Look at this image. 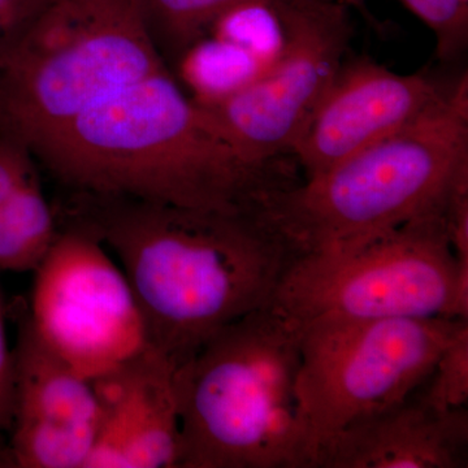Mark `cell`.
I'll list each match as a JSON object with an SVG mask.
<instances>
[{"label":"cell","mask_w":468,"mask_h":468,"mask_svg":"<svg viewBox=\"0 0 468 468\" xmlns=\"http://www.w3.org/2000/svg\"><path fill=\"white\" fill-rule=\"evenodd\" d=\"M176 367L153 346L91 380L100 426L85 468H178Z\"/></svg>","instance_id":"obj_12"},{"label":"cell","mask_w":468,"mask_h":468,"mask_svg":"<svg viewBox=\"0 0 468 468\" xmlns=\"http://www.w3.org/2000/svg\"><path fill=\"white\" fill-rule=\"evenodd\" d=\"M272 66L242 46L206 36L176 61L171 72L194 103H218L251 84Z\"/></svg>","instance_id":"obj_15"},{"label":"cell","mask_w":468,"mask_h":468,"mask_svg":"<svg viewBox=\"0 0 468 468\" xmlns=\"http://www.w3.org/2000/svg\"><path fill=\"white\" fill-rule=\"evenodd\" d=\"M468 172V77L435 109L282 190L268 218L300 254L347 248L449 201Z\"/></svg>","instance_id":"obj_4"},{"label":"cell","mask_w":468,"mask_h":468,"mask_svg":"<svg viewBox=\"0 0 468 468\" xmlns=\"http://www.w3.org/2000/svg\"><path fill=\"white\" fill-rule=\"evenodd\" d=\"M15 358L5 332V309L0 297V439L8 435L14 412Z\"/></svg>","instance_id":"obj_21"},{"label":"cell","mask_w":468,"mask_h":468,"mask_svg":"<svg viewBox=\"0 0 468 468\" xmlns=\"http://www.w3.org/2000/svg\"><path fill=\"white\" fill-rule=\"evenodd\" d=\"M37 14L26 0H0V58L20 38Z\"/></svg>","instance_id":"obj_22"},{"label":"cell","mask_w":468,"mask_h":468,"mask_svg":"<svg viewBox=\"0 0 468 468\" xmlns=\"http://www.w3.org/2000/svg\"><path fill=\"white\" fill-rule=\"evenodd\" d=\"M163 70L140 0H48L0 58V135L30 149L95 101Z\"/></svg>","instance_id":"obj_5"},{"label":"cell","mask_w":468,"mask_h":468,"mask_svg":"<svg viewBox=\"0 0 468 468\" xmlns=\"http://www.w3.org/2000/svg\"><path fill=\"white\" fill-rule=\"evenodd\" d=\"M298 325V324H297ZM468 320H316L298 325L297 392L309 468L354 421L405 401Z\"/></svg>","instance_id":"obj_7"},{"label":"cell","mask_w":468,"mask_h":468,"mask_svg":"<svg viewBox=\"0 0 468 468\" xmlns=\"http://www.w3.org/2000/svg\"><path fill=\"white\" fill-rule=\"evenodd\" d=\"M39 169L29 147L0 135V271L36 270L54 241L57 214Z\"/></svg>","instance_id":"obj_14"},{"label":"cell","mask_w":468,"mask_h":468,"mask_svg":"<svg viewBox=\"0 0 468 468\" xmlns=\"http://www.w3.org/2000/svg\"><path fill=\"white\" fill-rule=\"evenodd\" d=\"M57 220L94 236L120 261L150 346L180 367L215 335L267 309L300 251L266 211L224 212L63 193Z\"/></svg>","instance_id":"obj_1"},{"label":"cell","mask_w":468,"mask_h":468,"mask_svg":"<svg viewBox=\"0 0 468 468\" xmlns=\"http://www.w3.org/2000/svg\"><path fill=\"white\" fill-rule=\"evenodd\" d=\"M300 366V326L271 306L215 335L176 368L178 468H309Z\"/></svg>","instance_id":"obj_3"},{"label":"cell","mask_w":468,"mask_h":468,"mask_svg":"<svg viewBox=\"0 0 468 468\" xmlns=\"http://www.w3.org/2000/svg\"><path fill=\"white\" fill-rule=\"evenodd\" d=\"M30 324L77 374L94 380L150 346L131 285L94 236L58 221L33 271Z\"/></svg>","instance_id":"obj_8"},{"label":"cell","mask_w":468,"mask_h":468,"mask_svg":"<svg viewBox=\"0 0 468 468\" xmlns=\"http://www.w3.org/2000/svg\"><path fill=\"white\" fill-rule=\"evenodd\" d=\"M418 392L440 411L467 408L468 325L442 350Z\"/></svg>","instance_id":"obj_18"},{"label":"cell","mask_w":468,"mask_h":468,"mask_svg":"<svg viewBox=\"0 0 468 468\" xmlns=\"http://www.w3.org/2000/svg\"><path fill=\"white\" fill-rule=\"evenodd\" d=\"M467 408L440 411L415 390L354 421L329 442L316 468H466Z\"/></svg>","instance_id":"obj_13"},{"label":"cell","mask_w":468,"mask_h":468,"mask_svg":"<svg viewBox=\"0 0 468 468\" xmlns=\"http://www.w3.org/2000/svg\"><path fill=\"white\" fill-rule=\"evenodd\" d=\"M15 397L5 455L17 468H85L100 426L91 380L77 374L34 332L18 326Z\"/></svg>","instance_id":"obj_11"},{"label":"cell","mask_w":468,"mask_h":468,"mask_svg":"<svg viewBox=\"0 0 468 468\" xmlns=\"http://www.w3.org/2000/svg\"><path fill=\"white\" fill-rule=\"evenodd\" d=\"M341 2L346 3L349 7H351V5H356V0H341Z\"/></svg>","instance_id":"obj_24"},{"label":"cell","mask_w":468,"mask_h":468,"mask_svg":"<svg viewBox=\"0 0 468 468\" xmlns=\"http://www.w3.org/2000/svg\"><path fill=\"white\" fill-rule=\"evenodd\" d=\"M26 2L34 9V11L39 12L43 5L48 3V0H26Z\"/></svg>","instance_id":"obj_23"},{"label":"cell","mask_w":468,"mask_h":468,"mask_svg":"<svg viewBox=\"0 0 468 468\" xmlns=\"http://www.w3.org/2000/svg\"><path fill=\"white\" fill-rule=\"evenodd\" d=\"M248 2L254 0H140L151 41L169 70L185 52L207 36L218 17ZM261 2L282 5L288 0Z\"/></svg>","instance_id":"obj_16"},{"label":"cell","mask_w":468,"mask_h":468,"mask_svg":"<svg viewBox=\"0 0 468 468\" xmlns=\"http://www.w3.org/2000/svg\"><path fill=\"white\" fill-rule=\"evenodd\" d=\"M279 11L284 42L272 66L226 100L198 104L234 149L255 163L291 158L353 37L349 5L341 0H288Z\"/></svg>","instance_id":"obj_9"},{"label":"cell","mask_w":468,"mask_h":468,"mask_svg":"<svg viewBox=\"0 0 468 468\" xmlns=\"http://www.w3.org/2000/svg\"><path fill=\"white\" fill-rule=\"evenodd\" d=\"M63 193L261 211L300 183L297 163L246 159L163 70L95 101L30 146Z\"/></svg>","instance_id":"obj_2"},{"label":"cell","mask_w":468,"mask_h":468,"mask_svg":"<svg viewBox=\"0 0 468 468\" xmlns=\"http://www.w3.org/2000/svg\"><path fill=\"white\" fill-rule=\"evenodd\" d=\"M452 84L426 72L401 75L367 57H346L289 156L303 178L322 174L417 122L445 100Z\"/></svg>","instance_id":"obj_10"},{"label":"cell","mask_w":468,"mask_h":468,"mask_svg":"<svg viewBox=\"0 0 468 468\" xmlns=\"http://www.w3.org/2000/svg\"><path fill=\"white\" fill-rule=\"evenodd\" d=\"M448 202L356 245L301 254L271 307L298 325L316 320H468V271L449 239Z\"/></svg>","instance_id":"obj_6"},{"label":"cell","mask_w":468,"mask_h":468,"mask_svg":"<svg viewBox=\"0 0 468 468\" xmlns=\"http://www.w3.org/2000/svg\"><path fill=\"white\" fill-rule=\"evenodd\" d=\"M273 3H242L218 18L207 36L242 46L272 64L284 42L280 5Z\"/></svg>","instance_id":"obj_17"},{"label":"cell","mask_w":468,"mask_h":468,"mask_svg":"<svg viewBox=\"0 0 468 468\" xmlns=\"http://www.w3.org/2000/svg\"><path fill=\"white\" fill-rule=\"evenodd\" d=\"M365 0H356V7ZM430 27L441 61H454L468 46V0H397Z\"/></svg>","instance_id":"obj_19"},{"label":"cell","mask_w":468,"mask_h":468,"mask_svg":"<svg viewBox=\"0 0 468 468\" xmlns=\"http://www.w3.org/2000/svg\"><path fill=\"white\" fill-rule=\"evenodd\" d=\"M446 224L458 263L468 271V172L452 187L446 208Z\"/></svg>","instance_id":"obj_20"}]
</instances>
